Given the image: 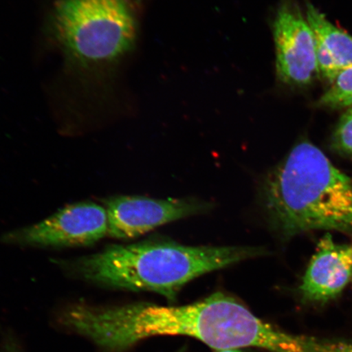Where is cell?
Segmentation results:
<instances>
[{"instance_id": "cell-1", "label": "cell", "mask_w": 352, "mask_h": 352, "mask_svg": "<svg viewBox=\"0 0 352 352\" xmlns=\"http://www.w3.org/2000/svg\"><path fill=\"white\" fill-rule=\"evenodd\" d=\"M70 325L74 333L108 352H121L148 338L166 336L195 338L217 351L258 347L297 352L300 337L264 322L221 293L180 307L85 303L74 308Z\"/></svg>"}, {"instance_id": "cell-2", "label": "cell", "mask_w": 352, "mask_h": 352, "mask_svg": "<svg viewBox=\"0 0 352 352\" xmlns=\"http://www.w3.org/2000/svg\"><path fill=\"white\" fill-rule=\"evenodd\" d=\"M266 254L267 250L256 248L186 246L145 241L110 245L67 262L66 267L96 285L155 292L173 301L179 289L197 277Z\"/></svg>"}, {"instance_id": "cell-3", "label": "cell", "mask_w": 352, "mask_h": 352, "mask_svg": "<svg viewBox=\"0 0 352 352\" xmlns=\"http://www.w3.org/2000/svg\"><path fill=\"white\" fill-rule=\"evenodd\" d=\"M264 208L285 239L319 230H352V179L303 140L268 175Z\"/></svg>"}, {"instance_id": "cell-4", "label": "cell", "mask_w": 352, "mask_h": 352, "mask_svg": "<svg viewBox=\"0 0 352 352\" xmlns=\"http://www.w3.org/2000/svg\"><path fill=\"white\" fill-rule=\"evenodd\" d=\"M54 36L74 63H116L133 47L136 24L127 0H61L52 20Z\"/></svg>"}, {"instance_id": "cell-5", "label": "cell", "mask_w": 352, "mask_h": 352, "mask_svg": "<svg viewBox=\"0 0 352 352\" xmlns=\"http://www.w3.org/2000/svg\"><path fill=\"white\" fill-rule=\"evenodd\" d=\"M107 236L104 206L83 201L65 206L41 222L8 232L2 241L33 248H76L94 245Z\"/></svg>"}, {"instance_id": "cell-6", "label": "cell", "mask_w": 352, "mask_h": 352, "mask_svg": "<svg viewBox=\"0 0 352 352\" xmlns=\"http://www.w3.org/2000/svg\"><path fill=\"white\" fill-rule=\"evenodd\" d=\"M272 33L277 80L293 89L310 86L319 76L316 38L296 0H281Z\"/></svg>"}, {"instance_id": "cell-7", "label": "cell", "mask_w": 352, "mask_h": 352, "mask_svg": "<svg viewBox=\"0 0 352 352\" xmlns=\"http://www.w3.org/2000/svg\"><path fill=\"white\" fill-rule=\"evenodd\" d=\"M210 204L195 199H153L120 196L104 202L108 217V236L132 239L166 223L206 212Z\"/></svg>"}, {"instance_id": "cell-8", "label": "cell", "mask_w": 352, "mask_h": 352, "mask_svg": "<svg viewBox=\"0 0 352 352\" xmlns=\"http://www.w3.org/2000/svg\"><path fill=\"white\" fill-rule=\"evenodd\" d=\"M351 276L352 245L338 244L327 234L320 240L299 292L306 302H325L340 296Z\"/></svg>"}, {"instance_id": "cell-9", "label": "cell", "mask_w": 352, "mask_h": 352, "mask_svg": "<svg viewBox=\"0 0 352 352\" xmlns=\"http://www.w3.org/2000/svg\"><path fill=\"white\" fill-rule=\"evenodd\" d=\"M306 16L314 30L319 76L332 83L352 66V37L331 23L314 4L305 1Z\"/></svg>"}, {"instance_id": "cell-10", "label": "cell", "mask_w": 352, "mask_h": 352, "mask_svg": "<svg viewBox=\"0 0 352 352\" xmlns=\"http://www.w3.org/2000/svg\"><path fill=\"white\" fill-rule=\"evenodd\" d=\"M315 107L329 109L352 107V66L342 70L329 89L316 100Z\"/></svg>"}, {"instance_id": "cell-11", "label": "cell", "mask_w": 352, "mask_h": 352, "mask_svg": "<svg viewBox=\"0 0 352 352\" xmlns=\"http://www.w3.org/2000/svg\"><path fill=\"white\" fill-rule=\"evenodd\" d=\"M331 145L338 153L352 157V107L341 116L334 130Z\"/></svg>"}, {"instance_id": "cell-12", "label": "cell", "mask_w": 352, "mask_h": 352, "mask_svg": "<svg viewBox=\"0 0 352 352\" xmlns=\"http://www.w3.org/2000/svg\"><path fill=\"white\" fill-rule=\"evenodd\" d=\"M302 352H352V342L305 336Z\"/></svg>"}, {"instance_id": "cell-13", "label": "cell", "mask_w": 352, "mask_h": 352, "mask_svg": "<svg viewBox=\"0 0 352 352\" xmlns=\"http://www.w3.org/2000/svg\"><path fill=\"white\" fill-rule=\"evenodd\" d=\"M3 352H21L15 340L8 338L4 343Z\"/></svg>"}, {"instance_id": "cell-14", "label": "cell", "mask_w": 352, "mask_h": 352, "mask_svg": "<svg viewBox=\"0 0 352 352\" xmlns=\"http://www.w3.org/2000/svg\"><path fill=\"white\" fill-rule=\"evenodd\" d=\"M217 352H241L240 350H224V351H218Z\"/></svg>"}]
</instances>
